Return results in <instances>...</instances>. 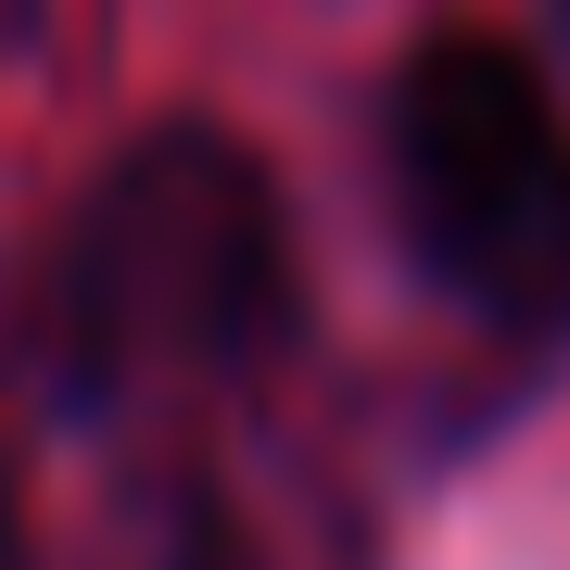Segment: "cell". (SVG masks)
Masks as SVG:
<instances>
[{"instance_id":"cell-3","label":"cell","mask_w":570,"mask_h":570,"mask_svg":"<svg viewBox=\"0 0 570 570\" xmlns=\"http://www.w3.org/2000/svg\"><path fill=\"white\" fill-rule=\"evenodd\" d=\"M39 570H242V532H228V508L190 469L127 456L102 494H77V508L51 520Z\"/></svg>"},{"instance_id":"cell-2","label":"cell","mask_w":570,"mask_h":570,"mask_svg":"<svg viewBox=\"0 0 570 570\" xmlns=\"http://www.w3.org/2000/svg\"><path fill=\"white\" fill-rule=\"evenodd\" d=\"M393 216L469 317L570 343V115L508 39H419L381 115Z\"/></svg>"},{"instance_id":"cell-4","label":"cell","mask_w":570,"mask_h":570,"mask_svg":"<svg viewBox=\"0 0 570 570\" xmlns=\"http://www.w3.org/2000/svg\"><path fill=\"white\" fill-rule=\"evenodd\" d=\"M558 13H570V0H558Z\"/></svg>"},{"instance_id":"cell-1","label":"cell","mask_w":570,"mask_h":570,"mask_svg":"<svg viewBox=\"0 0 570 570\" xmlns=\"http://www.w3.org/2000/svg\"><path fill=\"white\" fill-rule=\"evenodd\" d=\"M292 330V216L228 127L127 140L39 279V381L63 419H178L242 393Z\"/></svg>"}]
</instances>
